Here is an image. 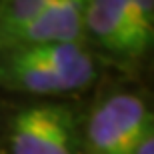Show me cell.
Listing matches in <instances>:
<instances>
[{"label": "cell", "instance_id": "obj_2", "mask_svg": "<svg viewBox=\"0 0 154 154\" xmlns=\"http://www.w3.org/2000/svg\"><path fill=\"white\" fill-rule=\"evenodd\" d=\"M84 30H90L104 48L122 56H138L154 46V34L132 0H88Z\"/></svg>", "mask_w": 154, "mask_h": 154}, {"label": "cell", "instance_id": "obj_7", "mask_svg": "<svg viewBox=\"0 0 154 154\" xmlns=\"http://www.w3.org/2000/svg\"><path fill=\"white\" fill-rule=\"evenodd\" d=\"M134 154H154V124L150 128V132L144 136V140L138 144V148L134 150Z\"/></svg>", "mask_w": 154, "mask_h": 154}, {"label": "cell", "instance_id": "obj_1", "mask_svg": "<svg viewBox=\"0 0 154 154\" xmlns=\"http://www.w3.org/2000/svg\"><path fill=\"white\" fill-rule=\"evenodd\" d=\"M152 124L142 98L114 94L96 106L88 120V150L90 154H134Z\"/></svg>", "mask_w": 154, "mask_h": 154}, {"label": "cell", "instance_id": "obj_4", "mask_svg": "<svg viewBox=\"0 0 154 154\" xmlns=\"http://www.w3.org/2000/svg\"><path fill=\"white\" fill-rule=\"evenodd\" d=\"M88 0H52L38 18L14 34L8 48L54 42H78L84 30Z\"/></svg>", "mask_w": 154, "mask_h": 154}, {"label": "cell", "instance_id": "obj_3", "mask_svg": "<svg viewBox=\"0 0 154 154\" xmlns=\"http://www.w3.org/2000/svg\"><path fill=\"white\" fill-rule=\"evenodd\" d=\"M12 154H74L72 114L60 104L26 106L14 116Z\"/></svg>", "mask_w": 154, "mask_h": 154}, {"label": "cell", "instance_id": "obj_6", "mask_svg": "<svg viewBox=\"0 0 154 154\" xmlns=\"http://www.w3.org/2000/svg\"><path fill=\"white\" fill-rule=\"evenodd\" d=\"M136 6L138 14L142 18V22L150 28V32L154 34V0H132Z\"/></svg>", "mask_w": 154, "mask_h": 154}, {"label": "cell", "instance_id": "obj_5", "mask_svg": "<svg viewBox=\"0 0 154 154\" xmlns=\"http://www.w3.org/2000/svg\"><path fill=\"white\" fill-rule=\"evenodd\" d=\"M52 0H0V48H8L16 32L28 26Z\"/></svg>", "mask_w": 154, "mask_h": 154}]
</instances>
